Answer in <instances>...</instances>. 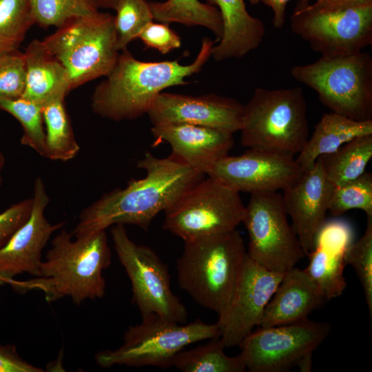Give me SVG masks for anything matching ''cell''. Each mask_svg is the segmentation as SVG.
Segmentation results:
<instances>
[{"instance_id": "cell-1", "label": "cell", "mask_w": 372, "mask_h": 372, "mask_svg": "<svg viewBox=\"0 0 372 372\" xmlns=\"http://www.w3.org/2000/svg\"><path fill=\"white\" fill-rule=\"evenodd\" d=\"M145 176L127 186L104 194L85 208L71 232L74 238L105 230L117 224L132 225L147 231L154 218L172 207L205 178L172 154L158 158L147 152L137 163Z\"/></svg>"}, {"instance_id": "cell-2", "label": "cell", "mask_w": 372, "mask_h": 372, "mask_svg": "<svg viewBox=\"0 0 372 372\" xmlns=\"http://www.w3.org/2000/svg\"><path fill=\"white\" fill-rule=\"evenodd\" d=\"M217 43L204 37L198 55L188 65L173 61H143L125 49L105 79L94 88L91 108L114 121L137 119L147 114L157 95L166 88L185 85V79L198 73L211 56Z\"/></svg>"}, {"instance_id": "cell-3", "label": "cell", "mask_w": 372, "mask_h": 372, "mask_svg": "<svg viewBox=\"0 0 372 372\" xmlns=\"http://www.w3.org/2000/svg\"><path fill=\"white\" fill-rule=\"evenodd\" d=\"M110 263L105 230L73 240L72 233L63 229L52 240L39 276L21 281L18 291L39 289L48 302L67 296L76 304L101 298L106 287L103 271Z\"/></svg>"}, {"instance_id": "cell-4", "label": "cell", "mask_w": 372, "mask_h": 372, "mask_svg": "<svg viewBox=\"0 0 372 372\" xmlns=\"http://www.w3.org/2000/svg\"><path fill=\"white\" fill-rule=\"evenodd\" d=\"M176 261L180 287L218 317L227 309L247 255L236 229L184 242Z\"/></svg>"}, {"instance_id": "cell-5", "label": "cell", "mask_w": 372, "mask_h": 372, "mask_svg": "<svg viewBox=\"0 0 372 372\" xmlns=\"http://www.w3.org/2000/svg\"><path fill=\"white\" fill-rule=\"evenodd\" d=\"M240 132L242 145L249 149L298 154L309 138L302 88H256L244 105Z\"/></svg>"}, {"instance_id": "cell-6", "label": "cell", "mask_w": 372, "mask_h": 372, "mask_svg": "<svg viewBox=\"0 0 372 372\" xmlns=\"http://www.w3.org/2000/svg\"><path fill=\"white\" fill-rule=\"evenodd\" d=\"M114 19V15L99 11L75 17L42 40L66 70L71 90L106 76L113 69L120 52Z\"/></svg>"}, {"instance_id": "cell-7", "label": "cell", "mask_w": 372, "mask_h": 372, "mask_svg": "<svg viewBox=\"0 0 372 372\" xmlns=\"http://www.w3.org/2000/svg\"><path fill=\"white\" fill-rule=\"evenodd\" d=\"M291 76L316 92L331 110L358 121L372 120V57L363 51L322 56L293 67Z\"/></svg>"}, {"instance_id": "cell-8", "label": "cell", "mask_w": 372, "mask_h": 372, "mask_svg": "<svg viewBox=\"0 0 372 372\" xmlns=\"http://www.w3.org/2000/svg\"><path fill=\"white\" fill-rule=\"evenodd\" d=\"M142 318L139 324L129 327L120 347L96 354L98 365L103 368L125 365L167 369L172 367L174 357L186 347L220 336L216 323L207 324L196 320L180 324L158 313H150Z\"/></svg>"}, {"instance_id": "cell-9", "label": "cell", "mask_w": 372, "mask_h": 372, "mask_svg": "<svg viewBox=\"0 0 372 372\" xmlns=\"http://www.w3.org/2000/svg\"><path fill=\"white\" fill-rule=\"evenodd\" d=\"M245 211L239 192L208 176L164 211L163 227L185 242L236 229Z\"/></svg>"}, {"instance_id": "cell-10", "label": "cell", "mask_w": 372, "mask_h": 372, "mask_svg": "<svg viewBox=\"0 0 372 372\" xmlns=\"http://www.w3.org/2000/svg\"><path fill=\"white\" fill-rule=\"evenodd\" d=\"M290 21L292 31L322 56L355 53L372 43V1L325 8L299 2Z\"/></svg>"}, {"instance_id": "cell-11", "label": "cell", "mask_w": 372, "mask_h": 372, "mask_svg": "<svg viewBox=\"0 0 372 372\" xmlns=\"http://www.w3.org/2000/svg\"><path fill=\"white\" fill-rule=\"evenodd\" d=\"M111 236L118 260L130 280L133 302L142 317L158 313L186 323L187 309L173 293L167 267L158 255L152 248L134 242L123 225H113Z\"/></svg>"}, {"instance_id": "cell-12", "label": "cell", "mask_w": 372, "mask_h": 372, "mask_svg": "<svg viewBox=\"0 0 372 372\" xmlns=\"http://www.w3.org/2000/svg\"><path fill=\"white\" fill-rule=\"evenodd\" d=\"M242 223L249 236L247 256L267 270L285 273L306 256L279 192L251 194Z\"/></svg>"}, {"instance_id": "cell-13", "label": "cell", "mask_w": 372, "mask_h": 372, "mask_svg": "<svg viewBox=\"0 0 372 372\" xmlns=\"http://www.w3.org/2000/svg\"><path fill=\"white\" fill-rule=\"evenodd\" d=\"M327 322L304 320L260 327L238 345L246 369L250 372H281L296 366L313 351L331 331Z\"/></svg>"}, {"instance_id": "cell-14", "label": "cell", "mask_w": 372, "mask_h": 372, "mask_svg": "<svg viewBox=\"0 0 372 372\" xmlns=\"http://www.w3.org/2000/svg\"><path fill=\"white\" fill-rule=\"evenodd\" d=\"M205 174L239 192L251 194L283 191L303 172L291 154L249 149L241 155H227L218 161Z\"/></svg>"}, {"instance_id": "cell-15", "label": "cell", "mask_w": 372, "mask_h": 372, "mask_svg": "<svg viewBox=\"0 0 372 372\" xmlns=\"http://www.w3.org/2000/svg\"><path fill=\"white\" fill-rule=\"evenodd\" d=\"M284 274L267 270L247 254L229 304L216 322L225 349L238 346L259 326L265 307Z\"/></svg>"}, {"instance_id": "cell-16", "label": "cell", "mask_w": 372, "mask_h": 372, "mask_svg": "<svg viewBox=\"0 0 372 372\" xmlns=\"http://www.w3.org/2000/svg\"><path fill=\"white\" fill-rule=\"evenodd\" d=\"M29 218L0 248V285L13 287L17 282L14 278L23 273L39 277L43 250L53 233L64 225L52 224L45 216L50 198L41 177L35 179Z\"/></svg>"}, {"instance_id": "cell-17", "label": "cell", "mask_w": 372, "mask_h": 372, "mask_svg": "<svg viewBox=\"0 0 372 372\" xmlns=\"http://www.w3.org/2000/svg\"><path fill=\"white\" fill-rule=\"evenodd\" d=\"M243 109L238 101L214 93L193 96L162 92L147 114L152 125L187 123L234 134L241 128Z\"/></svg>"}, {"instance_id": "cell-18", "label": "cell", "mask_w": 372, "mask_h": 372, "mask_svg": "<svg viewBox=\"0 0 372 372\" xmlns=\"http://www.w3.org/2000/svg\"><path fill=\"white\" fill-rule=\"evenodd\" d=\"M333 189L318 158L311 169L283 190L285 211L307 256L314 249L317 237L325 224Z\"/></svg>"}, {"instance_id": "cell-19", "label": "cell", "mask_w": 372, "mask_h": 372, "mask_svg": "<svg viewBox=\"0 0 372 372\" xmlns=\"http://www.w3.org/2000/svg\"><path fill=\"white\" fill-rule=\"evenodd\" d=\"M151 132L157 141L171 146L173 155L204 174L228 155L234 143L233 134L192 124H156Z\"/></svg>"}, {"instance_id": "cell-20", "label": "cell", "mask_w": 372, "mask_h": 372, "mask_svg": "<svg viewBox=\"0 0 372 372\" xmlns=\"http://www.w3.org/2000/svg\"><path fill=\"white\" fill-rule=\"evenodd\" d=\"M325 300L303 269L286 271L265 307L260 327L293 323L308 318Z\"/></svg>"}, {"instance_id": "cell-21", "label": "cell", "mask_w": 372, "mask_h": 372, "mask_svg": "<svg viewBox=\"0 0 372 372\" xmlns=\"http://www.w3.org/2000/svg\"><path fill=\"white\" fill-rule=\"evenodd\" d=\"M206 1L218 9L223 23V35L212 49L215 61L240 59L260 46L265 25L248 12L245 0Z\"/></svg>"}, {"instance_id": "cell-22", "label": "cell", "mask_w": 372, "mask_h": 372, "mask_svg": "<svg viewBox=\"0 0 372 372\" xmlns=\"http://www.w3.org/2000/svg\"><path fill=\"white\" fill-rule=\"evenodd\" d=\"M23 53L26 85L22 99L42 107L54 100L65 99L71 91L67 72L42 41L32 40Z\"/></svg>"}, {"instance_id": "cell-23", "label": "cell", "mask_w": 372, "mask_h": 372, "mask_svg": "<svg viewBox=\"0 0 372 372\" xmlns=\"http://www.w3.org/2000/svg\"><path fill=\"white\" fill-rule=\"evenodd\" d=\"M368 134H372V120L358 121L331 112L324 114L296 157V162L304 173L313 166L320 156Z\"/></svg>"}, {"instance_id": "cell-24", "label": "cell", "mask_w": 372, "mask_h": 372, "mask_svg": "<svg viewBox=\"0 0 372 372\" xmlns=\"http://www.w3.org/2000/svg\"><path fill=\"white\" fill-rule=\"evenodd\" d=\"M349 245L333 248L317 241L308 255L309 262L303 270L325 301L338 298L346 288L343 271L347 265L345 251Z\"/></svg>"}, {"instance_id": "cell-25", "label": "cell", "mask_w": 372, "mask_h": 372, "mask_svg": "<svg viewBox=\"0 0 372 372\" xmlns=\"http://www.w3.org/2000/svg\"><path fill=\"white\" fill-rule=\"evenodd\" d=\"M371 157L372 134H368L357 137L318 159L325 176L336 187L360 176Z\"/></svg>"}, {"instance_id": "cell-26", "label": "cell", "mask_w": 372, "mask_h": 372, "mask_svg": "<svg viewBox=\"0 0 372 372\" xmlns=\"http://www.w3.org/2000/svg\"><path fill=\"white\" fill-rule=\"evenodd\" d=\"M154 20L178 23L186 26H202L211 30L217 43L223 35V23L218 9L199 0H166L149 2Z\"/></svg>"}, {"instance_id": "cell-27", "label": "cell", "mask_w": 372, "mask_h": 372, "mask_svg": "<svg viewBox=\"0 0 372 372\" xmlns=\"http://www.w3.org/2000/svg\"><path fill=\"white\" fill-rule=\"evenodd\" d=\"M219 337L205 344L180 351L174 358L172 367L183 372H243L245 364L238 354L229 356Z\"/></svg>"}, {"instance_id": "cell-28", "label": "cell", "mask_w": 372, "mask_h": 372, "mask_svg": "<svg viewBox=\"0 0 372 372\" xmlns=\"http://www.w3.org/2000/svg\"><path fill=\"white\" fill-rule=\"evenodd\" d=\"M45 125L48 158L68 161L80 150L67 113L64 99L54 100L42 107Z\"/></svg>"}, {"instance_id": "cell-29", "label": "cell", "mask_w": 372, "mask_h": 372, "mask_svg": "<svg viewBox=\"0 0 372 372\" xmlns=\"http://www.w3.org/2000/svg\"><path fill=\"white\" fill-rule=\"evenodd\" d=\"M0 110L13 116L23 128L21 143L48 158L45 130L42 107L24 99H0Z\"/></svg>"}, {"instance_id": "cell-30", "label": "cell", "mask_w": 372, "mask_h": 372, "mask_svg": "<svg viewBox=\"0 0 372 372\" xmlns=\"http://www.w3.org/2000/svg\"><path fill=\"white\" fill-rule=\"evenodd\" d=\"M34 23L30 0H0V55L19 50Z\"/></svg>"}, {"instance_id": "cell-31", "label": "cell", "mask_w": 372, "mask_h": 372, "mask_svg": "<svg viewBox=\"0 0 372 372\" xmlns=\"http://www.w3.org/2000/svg\"><path fill=\"white\" fill-rule=\"evenodd\" d=\"M114 10L116 45L122 51L138 38L141 30L154 19L147 0H119Z\"/></svg>"}, {"instance_id": "cell-32", "label": "cell", "mask_w": 372, "mask_h": 372, "mask_svg": "<svg viewBox=\"0 0 372 372\" xmlns=\"http://www.w3.org/2000/svg\"><path fill=\"white\" fill-rule=\"evenodd\" d=\"M34 23L59 27L75 17L91 15L99 9L91 0H30Z\"/></svg>"}, {"instance_id": "cell-33", "label": "cell", "mask_w": 372, "mask_h": 372, "mask_svg": "<svg viewBox=\"0 0 372 372\" xmlns=\"http://www.w3.org/2000/svg\"><path fill=\"white\" fill-rule=\"evenodd\" d=\"M360 209L372 216V174L364 172L358 178L333 187L328 211L340 216L351 209Z\"/></svg>"}, {"instance_id": "cell-34", "label": "cell", "mask_w": 372, "mask_h": 372, "mask_svg": "<svg viewBox=\"0 0 372 372\" xmlns=\"http://www.w3.org/2000/svg\"><path fill=\"white\" fill-rule=\"evenodd\" d=\"M345 262L355 270L362 286L370 316L372 315V216L367 217L364 234L350 244L345 251Z\"/></svg>"}, {"instance_id": "cell-35", "label": "cell", "mask_w": 372, "mask_h": 372, "mask_svg": "<svg viewBox=\"0 0 372 372\" xmlns=\"http://www.w3.org/2000/svg\"><path fill=\"white\" fill-rule=\"evenodd\" d=\"M26 85L24 53L19 50L0 55V99L22 98Z\"/></svg>"}, {"instance_id": "cell-36", "label": "cell", "mask_w": 372, "mask_h": 372, "mask_svg": "<svg viewBox=\"0 0 372 372\" xmlns=\"http://www.w3.org/2000/svg\"><path fill=\"white\" fill-rule=\"evenodd\" d=\"M138 38L147 48L155 49L163 54L180 48L182 44L181 38L169 23L154 21L145 26Z\"/></svg>"}, {"instance_id": "cell-37", "label": "cell", "mask_w": 372, "mask_h": 372, "mask_svg": "<svg viewBox=\"0 0 372 372\" xmlns=\"http://www.w3.org/2000/svg\"><path fill=\"white\" fill-rule=\"evenodd\" d=\"M33 206V197L17 202L0 213V248L29 218Z\"/></svg>"}, {"instance_id": "cell-38", "label": "cell", "mask_w": 372, "mask_h": 372, "mask_svg": "<svg viewBox=\"0 0 372 372\" xmlns=\"http://www.w3.org/2000/svg\"><path fill=\"white\" fill-rule=\"evenodd\" d=\"M18 354L13 345H0V372H42Z\"/></svg>"}, {"instance_id": "cell-39", "label": "cell", "mask_w": 372, "mask_h": 372, "mask_svg": "<svg viewBox=\"0 0 372 372\" xmlns=\"http://www.w3.org/2000/svg\"><path fill=\"white\" fill-rule=\"evenodd\" d=\"M291 0H249L251 5H256L259 3L270 7L273 12V24L276 28H280L283 26L285 21L286 7ZM300 3L307 4L309 0H298Z\"/></svg>"}, {"instance_id": "cell-40", "label": "cell", "mask_w": 372, "mask_h": 372, "mask_svg": "<svg viewBox=\"0 0 372 372\" xmlns=\"http://www.w3.org/2000/svg\"><path fill=\"white\" fill-rule=\"evenodd\" d=\"M371 1L372 0H316L314 3L310 4V6L315 8H335Z\"/></svg>"}, {"instance_id": "cell-41", "label": "cell", "mask_w": 372, "mask_h": 372, "mask_svg": "<svg viewBox=\"0 0 372 372\" xmlns=\"http://www.w3.org/2000/svg\"><path fill=\"white\" fill-rule=\"evenodd\" d=\"M312 355L313 353H307L298 361L296 366L299 367L301 372H309L311 371Z\"/></svg>"}, {"instance_id": "cell-42", "label": "cell", "mask_w": 372, "mask_h": 372, "mask_svg": "<svg viewBox=\"0 0 372 372\" xmlns=\"http://www.w3.org/2000/svg\"><path fill=\"white\" fill-rule=\"evenodd\" d=\"M98 8L115 10L119 0H91Z\"/></svg>"}, {"instance_id": "cell-43", "label": "cell", "mask_w": 372, "mask_h": 372, "mask_svg": "<svg viewBox=\"0 0 372 372\" xmlns=\"http://www.w3.org/2000/svg\"><path fill=\"white\" fill-rule=\"evenodd\" d=\"M5 165V156L0 147V187L2 183V172Z\"/></svg>"}]
</instances>
